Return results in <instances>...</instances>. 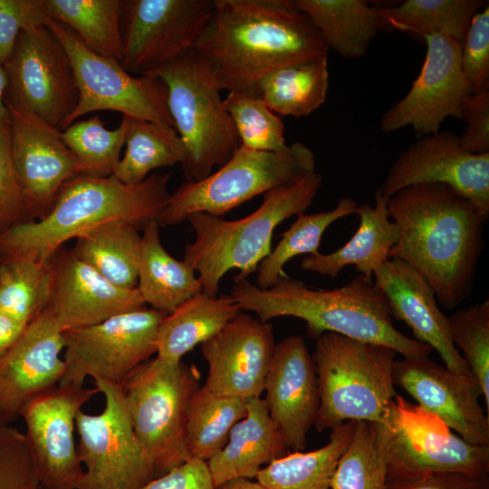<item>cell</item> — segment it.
<instances>
[{"instance_id": "obj_1", "label": "cell", "mask_w": 489, "mask_h": 489, "mask_svg": "<svg viewBox=\"0 0 489 489\" xmlns=\"http://www.w3.org/2000/svg\"><path fill=\"white\" fill-rule=\"evenodd\" d=\"M192 50L221 91L243 93L271 72L329 53L294 0H213L208 24Z\"/></svg>"}, {"instance_id": "obj_2", "label": "cell", "mask_w": 489, "mask_h": 489, "mask_svg": "<svg viewBox=\"0 0 489 489\" xmlns=\"http://www.w3.org/2000/svg\"><path fill=\"white\" fill-rule=\"evenodd\" d=\"M388 214L398 229L389 258L421 273L445 308H456L472 292L484 248L476 207L449 186L420 183L392 195Z\"/></svg>"}, {"instance_id": "obj_3", "label": "cell", "mask_w": 489, "mask_h": 489, "mask_svg": "<svg viewBox=\"0 0 489 489\" xmlns=\"http://www.w3.org/2000/svg\"><path fill=\"white\" fill-rule=\"evenodd\" d=\"M170 173L150 174L136 184L115 177L79 174L66 182L41 219L0 231V264L19 259L48 261L67 241L111 222L142 229L158 220L170 197Z\"/></svg>"}, {"instance_id": "obj_4", "label": "cell", "mask_w": 489, "mask_h": 489, "mask_svg": "<svg viewBox=\"0 0 489 489\" xmlns=\"http://www.w3.org/2000/svg\"><path fill=\"white\" fill-rule=\"evenodd\" d=\"M229 294L262 321L283 316L303 320L308 335L315 340L334 332L388 347L404 358H426L433 350L394 326L384 292L361 274L331 290L313 289L286 274L268 289L234 278Z\"/></svg>"}, {"instance_id": "obj_5", "label": "cell", "mask_w": 489, "mask_h": 489, "mask_svg": "<svg viewBox=\"0 0 489 489\" xmlns=\"http://www.w3.org/2000/svg\"><path fill=\"white\" fill-rule=\"evenodd\" d=\"M322 182L313 172L293 183L264 193L261 206L247 216L225 220L206 213L187 217L195 233L187 244L183 261L196 273L202 291L217 295L223 276L231 269L239 273L234 278L247 279L272 250L274 229L284 220L312 204Z\"/></svg>"}, {"instance_id": "obj_6", "label": "cell", "mask_w": 489, "mask_h": 489, "mask_svg": "<svg viewBox=\"0 0 489 489\" xmlns=\"http://www.w3.org/2000/svg\"><path fill=\"white\" fill-rule=\"evenodd\" d=\"M397 354L334 332L318 337L312 355L320 394L316 430H332L350 420L380 423L398 394L393 381Z\"/></svg>"}, {"instance_id": "obj_7", "label": "cell", "mask_w": 489, "mask_h": 489, "mask_svg": "<svg viewBox=\"0 0 489 489\" xmlns=\"http://www.w3.org/2000/svg\"><path fill=\"white\" fill-rule=\"evenodd\" d=\"M148 74L167 85L168 111L185 148L187 181L206 178L240 147L213 74L192 49Z\"/></svg>"}, {"instance_id": "obj_8", "label": "cell", "mask_w": 489, "mask_h": 489, "mask_svg": "<svg viewBox=\"0 0 489 489\" xmlns=\"http://www.w3.org/2000/svg\"><path fill=\"white\" fill-rule=\"evenodd\" d=\"M199 379L195 364L156 357L139 365L120 385L134 434L158 477L192 458L187 424Z\"/></svg>"}, {"instance_id": "obj_9", "label": "cell", "mask_w": 489, "mask_h": 489, "mask_svg": "<svg viewBox=\"0 0 489 489\" xmlns=\"http://www.w3.org/2000/svg\"><path fill=\"white\" fill-rule=\"evenodd\" d=\"M315 166L314 153L299 141L274 152L240 146L216 171L172 192L158 222L175 225L198 212L222 217L258 195L312 174Z\"/></svg>"}, {"instance_id": "obj_10", "label": "cell", "mask_w": 489, "mask_h": 489, "mask_svg": "<svg viewBox=\"0 0 489 489\" xmlns=\"http://www.w3.org/2000/svg\"><path fill=\"white\" fill-rule=\"evenodd\" d=\"M387 478L431 474L489 476V446L456 436L436 415L397 394L380 423H372Z\"/></svg>"}, {"instance_id": "obj_11", "label": "cell", "mask_w": 489, "mask_h": 489, "mask_svg": "<svg viewBox=\"0 0 489 489\" xmlns=\"http://www.w3.org/2000/svg\"><path fill=\"white\" fill-rule=\"evenodd\" d=\"M94 386L105 407L98 415L76 416L77 453L85 465L78 489H141L158 475L134 434L122 388L101 379Z\"/></svg>"}, {"instance_id": "obj_12", "label": "cell", "mask_w": 489, "mask_h": 489, "mask_svg": "<svg viewBox=\"0 0 489 489\" xmlns=\"http://www.w3.org/2000/svg\"><path fill=\"white\" fill-rule=\"evenodd\" d=\"M46 26L65 48L79 90L78 105L68 126L90 112L112 110L173 127L167 85L160 78L129 73L118 61L91 51L72 29L59 22L50 19Z\"/></svg>"}, {"instance_id": "obj_13", "label": "cell", "mask_w": 489, "mask_h": 489, "mask_svg": "<svg viewBox=\"0 0 489 489\" xmlns=\"http://www.w3.org/2000/svg\"><path fill=\"white\" fill-rule=\"evenodd\" d=\"M166 315L146 307L63 331L65 369L59 385L83 386L87 377L121 385L156 353L158 329Z\"/></svg>"}, {"instance_id": "obj_14", "label": "cell", "mask_w": 489, "mask_h": 489, "mask_svg": "<svg viewBox=\"0 0 489 489\" xmlns=\"http://www.w3.org/2000/svg\"><path fill=\"white\" fill-rule=\"evenodd\" d=\"M5 105L26 110L62 131L79 101L71 59L47 26L23 30L8 62Z\"/></svg>"}, {"instance_id": "obj_15", "label": "cell", "mask_w": 489, "mask_h": 489, "mask_svg": "<svg viewBox=\"0 0 489 489\" xmlns=\"http://www.w3.org/2000/svg\"><path fill=\"white\" fill-rule=\"evenodd\" d=\"M213 0L121 1L122 67L148 74L191 50L210 19Z\"/></svg>"}, {"instance_id": "obj_16", "label": "cell", "mask_w": 489, "mask_h": 489, "mask_svg": "<svg viewBox=\"0 0 489 489\" xmlns=\"http://www.w3.org/2000/svg\"><path fill=\"white\" fill-rule=\"evenodd\" d=\"M424 39L427 53L420 72L408 92L381 117L384 132L409 126L422 136L436 133L446 119H460L462 105L473 94L461 68L462 43L443 34Z\"/></svg>"}, {"instance_id": "obj_17", "label": "cell", "mask_w": 489, "mask_h": 489, "mask_svg": "<svg viewBox=\"0 0 489 489\" xmlns=\"http://www.w3.org/2000/svg\"><path fill=\"white\" fill-rule=\"evenodd\" d=\"M98 393L96 388L66 385L50 388L22 409L40 484L48 489H78L83 475L74 442L79 411Z\"/></svg>"}, {"instance_id": "obj_18", "label": "cell", "mask_w": 489, "mask_h": 489, "mask_svg": "<svg viewBox=\"0 0 489 489\" xmlns=\"http://www.w3.org/2000/svg\"><path fill=\"white\" fill-rule=\"evenodd\" d=\"M449 186L474 204L486 222L489 217V153L464 149L459 135L448 130L423 136L402 150L379 187L388 199L415 184Z\"/></svg>"}, {"instance_id": "obj_19", "label": "cell", "mask_w": 489, "mask_h": 489, "mask_svg": "<svg viewBox=\"0 0 489 489\" xmlns=\"http://www.w3.org/2000/svg\"><path fill=\"white\" fill-rule=\"evenodd\" d=\"M13 159L30 221L43 218L63 185L80 174L61 131L26 110L6 105Z\"/></svg>"}, {"instance_id": "obj_20", "label": "cell", "mask_w": 489, "mask_h": 489, "mask_svg": "<svg viewBox=\"0 0 489 489\" xmlns=\"http://www.w3.org/2000/svg\"><path fill=\"white\" fill-rule=\"evenodd\" d=\"M393 381L465 441L489 446V417L473 374L455 373L428 357L404 358L394 361Z\"/></svg>"}, {"instance_id": "obj_21", "label": "cell", "mask_w": 489, "mask_h": 489, "mask_svg": "<svg viewBox=\"0 0 489 489\" xmlns=\"http://www.w3.org/2000/svg\"><path fill=\"white\" fill-rule=\"evenodd\" d=\"M63 349L62 330L46 308L0 357V426L14 422L31 399L59 385Z\"/></svg>"}, {"instance_id": "obj_22", "label": "cell", "mask_w": 489, "mask_h": 489, "mask_svg": "<svg viewBox=\"0 0 489 489\" xmlns=\"http://www.w3.org/2000/svg\"><path fill=\"white\" fill-rule=\"evenodd\" d=\"M274 345L270 323L239 313L201 344L208 366L204 386L222 396L260 398Z\"/></svg>"}, {"instance_id": "obj_23", "label": "cell", "mask_w": 489, "mask_h": 489, "mask_svg": "<svg viewBox=\"0 0 489 489\" xmlns=\"http://www.w3.org/2000/svg\"><path fill=\"white\" fill-rule=\"evenodd\" d=\"M49 261L53 284L47 309L62 331L146 308L137 287L127 289L111 283L72 249L62 246Z\"/></svg>"}, {"instance_id": "obj_24", "label": "cell", "mask_w": 489, "mask_h": 489, "mask_svg": "<svg viewBox=\"0 0 489 489\" xmlns=\"http://www.w3.org/2000/svg\"><path fill=\"white\" fill-rule=\"evenodd\" d=\"M264 399L288 448L302 451L316 421L320 394L312 357L300 335L274 345L264 380Z\"/></svg>"}, {"instance_id": "obj_25", "label": "cell", "mask_w": 489, "mask_h": 489, "mask_svg": "<svg viewBox=\"0 0 489 489\" xmlns=\"http://www.w3.org/2000/svg\"><path fill=\"white\" fill-rule=\"evenodd\" d=\"M373 275L374 283L388 300L391 317L404 321L416 340L436 350L447 369L471 375L452 341L448 317L439 309L436 293L424 276L398 258H388Z\"/></svg>"}, {"instance_id": "obj_26", "label": "cell", "mask_w": 489, "mask_h": 489, "mask_svg": "<svg viewBox=\"0 0 489 489\" xmlns=\"http://www.w3.org/2000/svg\"><path fill=\"white\" fill-rule=\"evenodd\" d=\"M287 448L265 400L248 399L245 417L232 427L225 446L207 461L215 487L234 478H255L264 465L285 455Z\"/></svg>"}, {"instance_id": "obj_27", "label": "cell", "mask_w": 489, "mask_h": 489, "mask_svg": "<svg viewBox=\"0 0 489 489\" xmlns=\"http://www.w3.org/2000/svg\"><path fill=\"white\" fill-rule=\"evenodd\" d=\"M356 214L360 225L352 237L340 248L330 253L309 254L301 261V268L321 275L336 277L349 265L371 281L374 272L389 258V252L398 239V229L389 220L388 199L379 187L375 205L359 206Z\"/></svg>"}, {"instance_id": "obj_28", "label": "cell", "mask_w": 489, "mask_h": 489, "mask_svg": "<svg viewBox=\"0 0 489 489\" xmlns=\"http://www.w3.org/2000/svg\"><path fill=\"white\" fill-rule=\"evenodd\" d=\"M242 309L230 294L208 295L201 292L185 301L159 323L157 358L178 362L181 358L216 335Z\"/></svg>"}, {"instance_id": "obj_29", "label": "cell", "mask_w": 489, "mask_h": 489, "mask_svg": "<svg viewBox=\"0 0 489 489\" xmlns=\"http://www.w3.org/2000/svg\"><path fill=\"white\" fill-rule=\"evenodd\" d=\"M157 220L148 222L141 235L138 286L145 303L167 314L203 292L196 272L163 247Z\"/></svg>"}, {"instance_id": "obj_30", "label": "cell", "mask_w": 489, "mask_h": 489, "mask_svg": "<svg viewBox=\"0 0 489 489\" xmlns=\"http://www.w3.org/2000/svg\"><path fill=\"white\" fill-rule=\"evenodd\" d=\"M318 30L329 50L343 58L364 56L373 38L386 26L365 0H294Z\"/></svg>"}, {"instance_id": "obj_31", "label": "cell", "mask_w": 489, "mask_h": 489, "mask_svg": "<svg viewBox=\"0 0 489 489\" xmlns=\"http://www.w3.org/2000/svg\"><path fill=\"white\" fill-rule=\"evenodd\" d=\"M329 89L328 59L285 66L261 78L248 95L281 116L303 117L319 109Z\"/></svg>"}, {"instance_id": "obj_32", "label": "cell", "mask_w": 489, "mask_h": 489, "mask_svg": "<svg viewBox=\"0 0 489 489\" xmlns=\"http://www.w3.org/2000/svg\"><path fill=\"white\" fill-rule=\"evenodd\" d=\"M357 421H347L331 430L329 442L311 452L296 451L275 459L257 474L270 489H331L337 464L350 445Z\"/></svg>"}, {"instance_id": "obj_33", "label": "cell", "mask_w": 489, "mask_h": 489, "mask_svg": "<svg viewBox=\"0 0 489 489\" xmlns=\"http://www.w3.org/2000/svg\"><path fill=\"white\" fill-rule=\"evenodd\" d=\"M140 245L141 235L136 226L111 222L77 237L72 250L111 283L133 289L138 286Z\"/></svg>"}, {"instance_id": "obj_34", "label": "cell", "mask_w": 489, "mask_h": 489, "mask_svg": "<svg viewBox=\"0 0 489 489\" xmlns=\"http://www.w3.org/2000/svg\"><path fill=\"white\" fill-rule=\"evenodd\" d=\"M126 150L112 175L125 184L145 180L155 169L182 164L185 148L176 129L168 125L122 116Z\"/></svg>"}, {"instance_id": "obj_35", "label": "cell", "mask_w": 489, "mask_h": 489, "mask_svg": "<svg viewBox=\"0 0 489 489\" xmlns=\"http://www.w3.org/2000/svg\"><path fill=\"white\" fill-rule=\"evenodd\" d=\"M486 5L482 0H406L393 7L377 8V12L386 29L423 38L443 34L463 44L474 15Z\"/></svg>"}, {"instance_id": "obj_36", "label": "cell", "mask_w": 489, "mask_h": 489, "mask_svg": "<svg viewBox=\"0 0 489 489\" xmlns=\"http://www.w3.org/2000/svg\"><path fill=\"white\" fill-rule=\"evenodd\" d=\"M51 19L72 29L93 53L122 59L121 0H46Z\"/></svg>"}, {"instance_id": "obj_37", "label": "cell", "mask_w": 489, "mask_h": 489, "mask_svg": "<svg viewBox=\"0 0 489 489\" xmlns=\"http://www.w3.org/2000/svg\"><path fill=\"white\" fill-rule=\"evenodd\" d=\"M247 414V400L199 387L189 406L187 446L192 457L207 462L226 444L232 427Z\"/></svg>"}, {"instance_id": "obj_38", "label": "cell", "mask_w": 489, "mask_h": 489, "mask_svg": "<svg viewBox=\"0 0 489 489\" xmlns=\"http://www.w3.org/2000/svg\"><path fill=\"white\" fill-rule=\"evenodd\" d=\"M358 204L350 197L339 199L330 211L314 214L301 213L291 226L282 234L281 240L256 268V286L268 289L285 275L283 266L299 254L319 253L325 230L336 220L356 214Z\"/></svg>"}, {"instance_id": "obj_39", "label": "cell", "mask_w": 489, "mask_h": 489, "mask_svg": "<svg viewBox=\"0 0 489 489\" xmlns=\"http://www.w3.org/2000/svg\"><path fill=\"white\" fill-rule=\"evenodd\" d=\"M53 284L50 261L11 260L0 264V308L24 326L48 306Z\"/></svg>"}, {"instance_id": "obj_40", "label": "cell", "mask_w": 489, "mask_h": 489, "mask_svg": "<svg viewBox=\"0 0 489 489\" xmlns=\"http://www.w3.org/2000/svg\"><path fill=\"white\" fill-rule=\"evenodd\" d=\"M126 121L110 130L99 115L76 120L61 131V139L77 159L79 172L92 177L114 174L125 144Z\"/></svg>"}, {"instance_id": "obj_41", "label": "cell", "mask_w": 489, "mask_h": 489, "mask_svg": "<svg viewBox=\"0 0 489 489\" xmlns=\"http://www.w3.org/2000/svg\"><path fill=\"white\" fill-rule=\"evenodd\" d=\"M387 476L373 424L357 421L354 436L337 464L331 489H387Z\"/></svg>"}, {"instance_id": "obj_42", "label": "cell", "mask_w": 489, "mask_h": 489, "mask_svg": "<svg viewBox=\"0 0 489 489\" xmlns=\"http://www.w3.org/2000/svg\"><path fill=\"white\" fill-rule=\"evenodd\" d=\"M224 105L232 118L241 147L266 152L287 147L283 120L258 98L229 91Z\"/></svg>"}, {"instance_id": "obj_43", "label": "cell", "mask_w": 489, "mask_h": 489, "mask_svg": "<svg viewBox=\"0 0 489 489\" xmlns=\"http://www.w3.org/2000/svg\"><path fill=\"white\" fill-rule=\"evenodd\" d=\"M455 347L478 380L489 413V301L486 299L448 317Z\"/></svg>"}, {"instance_id": "obj_44", "label": "cell", "mask_w": 489, "mask_h": 489, "mask_svg": "<svg viewBox=\"0 0 489 489\" xmlns=\"http://www.w3.org/2000/svg\"><path fill=\"white\" fill-rule=\"evenodd\" d=\"M39 479L26 436L0 426V489H37Z\"/></svg>"}, {"instance_id": "obj_45", "label": "cell", "mask_w": 489, "mask_h": 489, "mask_svg": "<svg viewBox=\"0 0 489 489\" xmlns=\"http://www.w3.org/2000/svg\"><path fill=\"white\" fill-rule=\"evenodd\" d=\"M461 68L473 93L489 91V6L473 17L462 44Z\"/></svg>"}, {"instance_id": "obj_46", "label": "cell", "mask_w": 489, "mask_h": 489, "mask_svg": "<svg viewBox=\"0 0 489 489\" xmlns=\"http://www.w3.org/2000/svg\"><path fill=\"white\" fill-rule=\"evenodd\" d=\"M25 222L30 218L13 159L8 123L0 127V228Z\"/></svg>"}, {"instance_id": "obj_47", "label": "cell", "mask_w": 489, "mask_h": 489, "mask_svg": "<svg viewBox=\"0 0 489 489\" xmlns=\"http://www.w3.org/2000/svg\"><path fill=\"white\" fill-rule=\"evenodd\" d=\"M46 0H0V64L10 59L23 30L46 26Z\"/></svg>"}, {"instance_id": "obj_48", "label": "cell", "mask_w": 489, "mask_h": 489, "mask_svg": "<svg viewBox=\"0 0 489 489\" xmlns=\"http://www.w3.org/2000/svg\"><path fill=\"white\" fill-rule=\"evenodd\" d=\"M465 129L459 136L461 147L474 154L489 153V91L472 94L461 108Z\"/></svg>"}, {"instance_id": "obj_49", "label": "cell", "mask_w": 489, "mask_h": 489, "mask_svg": "<svg viewBox=\"0 0 489 489\" xmlns=\"http://www.w3.org/2000/svg\"><path fill=\"white\" fill-rule=\"evenodd\" d=\"M387 489H489V476L444 473L387 478Z\"/></svg>"}, {"instance_id": "obj_50", "label": "cell", "mask_w": 489, "mask_h": 489, "mask_svg": "<svg viewBox=\"0 0 489 489\" xmlns=\"http://www.w3.org/2000/svg\"><path fill=\"white\" fill-rule=\"evenodd\" d=\"M141 489H216L207 462L192 457Z\"/></svg>"}, {"instance_id": "obj_51", "label": "cell", "mask_w": 489, "mask_h": 489, "mask_svg": "<svg viewBox=\"0 0 489 489\" xmlns=\"http://www.w3.org/2000/svg\"><path fill=\"white\" fill-rule=\"evenodd\" d=\"M25 327L0 308V357L16 341Z\"/></svg>"}, {"instance_id": "obj_52", "label": "cell", "mask_w": 489, "mask_h": 489, "mask_svg": "<svg viewBox=\"0 0 489 489\" xmlns=\"http://www.w3.org/2000/svg\"><path fill=\"white\" fill-rule=\"evenodd\" d=\"M216 489H270L259 481L254 482L249 478L239 477L228 480Z\"/></svg>"}, {"instance_id": "obj_53", "label": "cell", "mask_w": 489, "mask_h": 489, "mask_svg": "<svg viewBox=\"0 0 489 489\" xmlns=\"http://www.w3.org/2000/svg\"><path fill=\"white\" fill-rule=\"evenodd\" d=\"M7 88V74L5 67L0 64V127L9 123L10 116L5 102V94Z\"/></svg>"}, {"instance_id": "obj_54", "label": "cell", "mask_w": 489, "mask_h": 489, "mask_svg": "<svg viewBox=\"0 0 489 489\" xmlns=\"http://www.w3.org/2000/svg\"><path fill=\"white\" fill-rule=\"evenodd\" d=\"M37 489H48V488L44 487V486L42 485V484H39V486L37 487Z\"/></svg>"}, {"instance_id": "obj_55", "label": "cell", "mask_w": 489, "mask_h": 489, "mask_svg": "<svg viewBox=\"0 0 489 489\" xmlns=\"http://www.w3.org/2000/svg\"><path fill=\"white\" fill-rule=\"evenodd\" d=\"M0 231H1V228H0Z\"/></svg>"}]
</instances>
